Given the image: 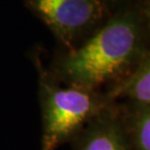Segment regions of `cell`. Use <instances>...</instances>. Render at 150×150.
Returning a JSON list of instances; mask_svg holds the SVG:
<instances>
[{"instance_id": "cell-1", "label": "cell", "mask_w": 150, "mask_h": 150, "mask_svg": "<svg viewBox=\"0 0 150 150\" xmlns=\"http://www.w3.org/2000/svg\"><path fill=\"white\" fill-rule=\"evenodd\" d=\"M149 50L150 35L135 1L118 8L84 42L67 50L55 72L66 85L108 92L136 69Z\"/></svg>"}, {"instance_id": "cell-2", "label": "cell", "mask_w": 150, "mask_h": 150, "mask_svg": "<svg viewBox=\"0 0 150 150\" xmlns=\"http://www.w3.org/2000/svg\"><path fill=\"white\" fill-rule=\"evenodd\" d=\"M40 72L42 149L55 150L67 140L75 139L112 104L104 93L69 85L61 87L47 73Z\"/></svg>"}, {"instance_id": "cell-3", "label": "cell", "mask_w": 150, "mask_h": 150, "mask_svg": "<svg viewBox=\"0 0 150 150\" xmlns=\"http://www.w3.org/2000/svg\"><path fill=\"white\" fill-rule=\"evenodd\" d=\"M71 50L106 22L112 11L104 0H24Z\"/></svg>"}, {"instance_id": "cell-4", "label": "cell", "mask_w": 150, "mask_h": 150, "mask_svg": "<svg viewBox=\"0 0 150 150\" xmlns=\"http://www.w3.org/2000/svg\"><path fill=\"white\" fill-rule=\"evenodd\" d=\"M112 105L76 137V150H132L117 108Z\"/></svg>"}, {"instance_id": "cell-5", "label": "cell", "mask_w": 150, "mask_h": 150, "mask_svg": "<svg viewBox=\"0 0 150 150\" xmlns=\"http://www.w3.org/2000/svg\"><path fill=\"white\" fill-rule=\"evenodd\" d=\"M105 96L111 104L118 99H125L129 104L150 106V50L136 69Z\"/></svg>"}, {"instance_id": "cell-6", "label": "cell", "mask_w": 150, "mask_h": 150, "mask_svg": "<svg viewBox=\"0 0 150 150\" xmlns=\"http://www.w3.org/2000/svg\"><path fill=\"white\" fill-rule=\"evenodd\" d=\"M117 111L132 150H150V106L130 104Z\"/></svg>"}, {"instance_id": "cell-7", "label": "cell", "mask_w": 150, "mask_h": 150, "mask_svg": "<svg viewBox=\"0 0 150 150\" xmlns=\"http://www.w3.org/2000/svg\"><path fill=\"white\" fill-rule=\"evenodd\" d=\"M136 4L150 35V0H136Z\"/></svg>"}, {"instance_id": "cell-8", "label": "cell", "mask_w": 150, "mask_h": 150, "mask_svg": "<svg viewBox=\"0 0 150 150\" xmlns=\"http://www.w3.org/2000/svg\"><path fill=\"white\" fill-rule=\"evenodd\" d=\"M105 2L108 5V7L111 9V11L114 12L117 10L118 8L123 7L127 4H130V3L135 2L136 0H104Z\"/></svg>"}]
</instances>
